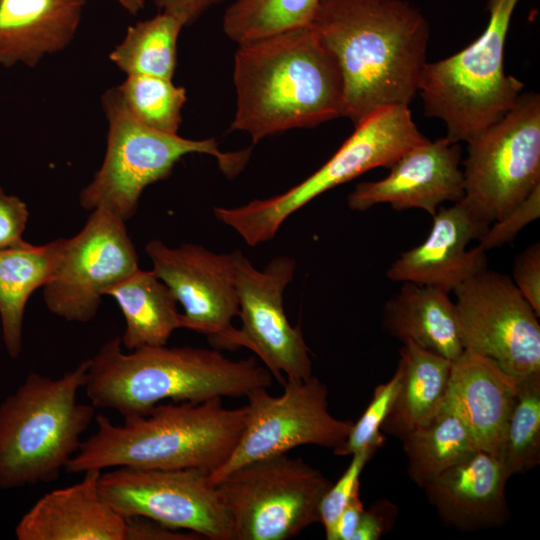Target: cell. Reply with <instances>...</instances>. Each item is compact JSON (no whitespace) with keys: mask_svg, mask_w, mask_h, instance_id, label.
Returning a JSON list of instances; mask_svg holds the SVG:
<instances>
[{"mask_svg":"<svg viewBox=\"0 0 540 540\" xmlns=\"http://www.w3.org/2000/svg\"><path fill=\"white\" fill-rule=\"evenodd\" d=\"M310 26L338 64L343 117L354 127L383 107L409 106L430 36L417 7L404 0H321Z\"/></svg>","mask_w":540,"mask_h":540,"instance_id":"1","label":"cell"},{"mask_svg":"<svg viewBox=\"0 0 540 540\" xmlns=\"http://www.w3.org/2000/svg\"><path fill=\"white\" fill-rule=\"evenodd\" d=\"M233 82L230 130L249 134L254 143L343 117L338 64L310 25L238 45Z\"/></svg>","mask_w":540,"mask_h":540,"instance_id":"2","label":"cell"},{"mask_svg":"<svg viewBox=\"0 0 540 540\" xmlns=\"http://www.w3.org/2000/svg\"><path fill=\"white\" fill-rule=\"evenodd\" d=\"M273 378L254 357L232 360L215 349L166 345L124 352L116 337L89 359L84 389L96 409L117 411L124 419L146 414L163 400L246 396L269 388Z\"/></svg>","mask_w":540,"mask_h":540,"instance_id":"3","label":"cell"},{"mask_svg":"<svg viewBox=\"0 0 540 540\" xmlns=\"http://www.w3.org/2000/svg\"><path fill=\"white\" fill-rule=\"evenodd\" d=\"M247 414V405L227 408L222 398L159 403L146 414L124 418L122 424L99 414L95 432L82 441L65 471L131 466L197 469L210 475L232 454Z\"/></svg>","mask_w":540,"mask_h":540,"instance_id":"4","label":"cell"},{"mask_svg":"<svg viewBox=\"0 0 540 540\" xmlns=\"http://www.w3.org/2000/svg\"><path fill=\"white\" fill-rule=\"evenodd\" d=\"M89 359L59 378L33 372L0 404V490L55 481L95 416L78 402Z\"/></svg>","mask_w":540,"mask_h":540,"instance_id":"5","label":"cell"},{"mask_svg":"<svg viewBox=\"0 0 540 540\" xmlns=\"http://www.w3.org/2000/svg\"><path fill=\"white\" fill-rule=\"evenodd\" d=\"M519 0H488L489 22L461 51L423 68L418 93L427 117L446 126L445 137L468 142L516 104L524 84L504 70V50Z\"/></svg>","mask_w":540,"mask_h":540,"instance_id":"6","label":"cell"},{"mask_svg":"<svg viewBox=\"0 0 540 540\" xmlns=\"http://www.w3.org/2000/svg\"><path fill=\"white\" fill-rule=\"evenodd\" d=\"M409 106L383 107L355 127L333 156L299 184L279 195L244 205L214 207V215L251 247L275 237L283 222L317 196L365 172L389 168L411 148L427 141Z\"/></svg>","mask_w":540,"mask_h":540,"instance_id":"7","label":"cell"},{"mask_svg":"<svg viewBox=\"0 0 540 540\" xmlns=\"http://www.w3.org/2000/svg\"><path fill=\"white\" fill-rule=\"evenodd\" d=\"M101 100L108 122L107 146L100 169L80 193V204L86 210L104 208L126 222L135 214L143 190L166 179L187 154L216 158L228 178L237 176L249 160V149L222 152L214 138L187 139L135 121L124 111L112 88Z\"/></svg>","mask_w":540,"mask_h":540,"instance_id":"8","label":"cell"},{"mask_svg":"<svg viewBox=\"0 0 540 540\" xmlns=\"http://www.w3.org/2000/svg\"><path fill=\"white\" fill-rule=\"evenodd\" d=\"M331 484L286 453L243 465L214 485L235 540H288L319 522L320 502Z\"/></svg>","mask_w":540,"mask_h":540,"instance_id":"9","label":"cell"},{"mask_svg":"<svg viewBox=\"0 0 540 540\" xmlns=\"http://www.w3.org/2000/svg\"><path fill=\"white\" fill-rule=\"evenodd\" d=\"M460 199L491 224L540 185V96L521 93L499 121L467 142Z\"/></svg>","mask_w":540,"mask_h":540,"instance_id":"10","label":"cell"},{"mask_svg":"<svg viewBox=\"0 0 540 540\" xmlns=\"http://www.w3.org/2000/svg\"><path fill=\"white\" fill-rule=\"evenodd\" d=\"M283 393L267 388L249 392L245 427L227 461L209 475L216 484L237 468L286 454L302 445L335 449L346 439L353 421L334 417L328 409V389L316 376L285 379Z\"/></svg>","mask_w":540,"mask_h":540,"instance_id":"11","label":"cell"},{"mask_svg":"<svg viewBox=\"0 0 540 540\" xmlns=\"http://www.w3.org/2000/svg\"><path fill=\"white\" fill-rule=\"evenodd\" d=\"M99 490L122 516H141L202 539L235 540L230 515L209 474L197 469L114 467Z\"/></svg>","mask_w":540,"mask_h":540,"instance_id":"12","label":"cell"},{"mask_svg":"<svg viewBox=\"0 0 540 540\" xmlns=\"http://www.w3.org/2000/svg\"><path fill=\"white\" fill-rule=\"evenodd\" d=\"M453 292L464 349L516 377L540 372L539 316L508 275L485 268Z\"/></svg>","mask_w":540,"mask_h":540,"instance_id":"13","label":"cell"},{"mask_svg":"<svg viewBox=\"0 0 540 540\" xmlns=\"http://www.w3.org/2000/svg\"><path fill=\"white\" fill-rule=\"evenodd\" d=\"M125 221L104 208L92 210L85 226L65 239L49 281L43 286L48 310L70 322L92 320L104 290L138 267Z\"/></svg>","mask_w":540,"mask_h":540,"instance_id":"14","label":"cell"},{"mask_svg":"<svg viewBox=\"0 0 540 540\" xmlns=\"http://www.w3.org/2000/svg\"><path fill=\"white\" fill-rule=\"evenodd\" d=\"M295 269L294 259L278 256L259 270L241 251H234L233 280L242 322V347L251 350L281 385L285 379L313 375L301 328L290 324L283 306V294Z\"/></svg>","mask_w":540,"mask_h":540,"instance_id":"15","label":"cell"},{"mask_svg":"<svg viewBox=\"0 0 540 540\" xmlns=\"http://www.w3.org/2000/svg\"><path fill=\"white\" fill-rule=\"evenodd\" d=\"M145 251L153 272L183 307L182 328L205 335L218 348L242 347L232 323L239 314L234 252L215 253L196 244L169 247L159 240L150 241Z\"/></svg>","mask_w":540,"mask_h":540,"instance_id":"16","label":"cell"},{"mask_svg":"<svg viewBox=\"0 0 540 540\" xmlns=\"http://www.w3.org/2000/svg\"><path fill=\"white\" fill-rule=\"evenodd\" d=\"M461 147L445 136L429 139L397 159L382 179L358 183L348 195L350 209L366 211L379 204L395 210L421 209L431 216L446 202L464 195Z\"/></svg>","mask_w":540,"mask_h":540,"instance_id":"17","label":"cell"},{"mask_svg":"<svg viewBox=\"0 0 540 540\" xmlns=\"http://www.w3.org/2000/svg\"><path fill=\"white\" fill-rule=\"evenodd\" d=\"M425 240L401 253L387 270L388 279L412 282L453 292L473 275L487 268L486 251L479 240L489 223L477 216L461 200L440 207Z\"/></svg>","mask_w":540,"mask_h":540,"instance_id":"18","label":"cell"},{"mask_svg":"<svg viewBox=\"0 0 540 540\" xmlns=\"http://www.w3.org/2000/svg\"><path fill=\"white\" fill-rule=\"evenodd\" d=\"M509 478L494 454L478 449L422 489L445 525L474 531L501 526L508 519Z\"/></svg>","mask_w":540,"mask_h":540,"instance_id":"19","label":"cell"},{"mask_svg":"<svg viewBox=\"0 0 540 540\" xmlns=\"http://www.w3.org/2000/svg\"><path fill=\"white\" fill-rule=\"evenodd\" d=\"M101 470L44 494L15 527L18 540H125L126 519L101 495Z\"/></svg>","mask_w":540,"mask_h":540,"instance_id":"20","label":"cell"},{"mask_svg":"<svg viewBox=\"0 0 540 540\" xmlns=\"http://www.w3.org/2000/svg\"><path fill=\"white\" fill-rule=\"evenodd\" d=\"M519 377L491 359L464 349L452 362L445 402L456 411L479 449L496 455Z\"/></svg>","mask_w":540,"mask_h":540,"instance_id":"21","label":"cell"},{"mask_svg":"<svg viewBox=\"0 0 540 540\" xmlns=\"http://www.w3.org/2000/svg\"><path fill=\"white\" fill-rule=\"evenodd\" d=\"M86 0H0V65H37L64 50L79 28Z\"/></svg>","mask_w":540,"mask_h":540,"instance_id":"22","label":"cell"},{"mask_svg":"<svg viewBox=\"0 0 540 540\" xmlns=\"http://www.w3.org/2000/svg\"><path fill=\"white\" fill-rule=\"evenodd\" d=\"M440 288L404 282L383 307L382 325L392 337L443 356L457 359L464 348L455 302Z\"/></svg>","mask_w":540,"mask_h":540,"instance_id":"23","label":"cell"},{"mask_svg":"<svg viewBox=\"0 0 540 540\" xmlns=\"http://www.w3.org/2000/svg\"><path fill=\"white\" fill-rule=\"evenodd\" d=\"M452 362L412 342L403 343L396 369L398 389L382 425L384 434L402 440L440 411L447 395Z\"/></svg>","mask_w":540,"mask_h":540,"instance_id":"24","label":"cell"},{"mask_svg":"<svg viewBox=\"0 0 540 540\" xmlns=\"http://www.w3.org/2000/svg\"><path fill=\"white\" fill-rule=\"evenodd\" d=\"M103 295L113 297L123 313L126 326L120 339L128 351L166 345L171 334L182 328L178 302L153 270L138 268L105 289Z\"/></svg>","mask_w":540,"mask_h":540,"instance_id":"25","label":"cell"},{"mask_svg":"<svg viewBox=\"0 0 540 540\" xmlns=\"http://www.w3.org/2000/svg\"><path fill=\"white\" fill-rule=\"evenodd\" d=\"M63 238L43 245L0 250V321L5 348L12 359L22 352L23 319L31 294L53 275Z\"/></svg>","mask_w":540,"mask_h":540,"instance_id":"26","label":"cell"},{"mask_svg":"<svg viewBox=\"0 0 540 540\" xmlns=\"http://www.w3.org/2000/svg\"><path fill=\"white\" fill-rule=\"evenodd\" d=\"M407 474L420 488L479 449L464 421L446 402L403 439Z\"/></svg>","mask_w":540,"mask_h":540,"instance_id":"27","label":"cell"},{"mask_svg":"<svg viewBox=\"0 0 540 540\" xmlns=\"http://www.w3.org/2000/svg\"><path fill=\"white\" fill-rule=\"evenodd\" d=\"M185 25L176 16L157 15L129 26L109 59L127 76L147 75L172 79L177 64V41Z\"/></svg>","mask_w":540,"mask_h":540,"instance_id":"28","label":"cell"},{"mask_svg":"<svg viewBox=\"0 0 540 540\" xmlns=\"http://www.w3.org/2000/svg\"><path fill=\"white\" fill-rule=\"evenodd\" d=\"M321 0H234L222 29L238 45L309 26Z\"/></svg>","mask_w":540,"mask_h":540,"instance_id":"29","label":"cell"},{"mask_svg":"<svg viewBox=\"0 0 540 540\" xmlns=\"http://www.w3.org/2000/svg\"><path fill=\"white\" fill-rule=\"evenodd\" d=\"M495 456L509 477L540 463V372L519 377Z\"/></svg>","mask_w":540,"mask_h":540,"instance_id":"30","label":"cell"},{"mask_svg":"<svg viewBox=\"0 0 540 540\" xmlns=\"http://www.w3.org/2000/svg\"><path fill=\"white\" fill-rule=\"evenodd\" d=\"M124 111L135 121L158 131L177 134L182 123L186 90L172 79L129 75L112 88Z\"/></svg>","mask_w":540,"mask_h":540,"instance_id":"31","label":"cell"},{"mask_svg":"<svg viewBox=\"0 0 540 540\" xmlns=\"http://www.w3.org/2000/svg\"><path fill=\"white\" fill-rule=\"evenodd\" d=\"M398 384L399 373L396 370L387 382L375 388L371 401L359 419L353 422L344 442L333 449L335 455L351 456L363 449L378 450L384 445L386 439L382 425L394 402Z\"/></svg>","mask_w":540,"mask_h":540,"instance_id":"32","label":"cell"},{"mask_svg":"<svg viewBox=\"0 0 540 540\" xmlns=\"http://www.w3.org/2000/svg\"><path fill=\"white\" fill-rule=\"evenodd\" d=\"M376 449H363L351 455V461L340 476L323 495L319 506V522L323 525L327 540H331L336 521L349 502L355 489L360 486V475Z\"/></svg>","mask_w":540,"mask_h":540,"instance_id":"33","label":"cell"},{"mask_svg":"<svg viewBox=\"0 0 540 540\" xmlns=\"http://www.w3.org/2000/svg\"><path fill=\"white\" fill-rule=\"evenodd\" d=\"M540 216V185L502 218L490 224L478 245L486 252L511 243L518 233Z\"/></svg>","mask_w":540,"mask_h":540,"instance_id":"34","label":"cell"},{"mask_svg":"<svg viewBox=\"0 0 540 540\" xmlns=\"http://www.w3.org/2000/svg\"><path fill=\"white\" fill-rule=\"evenodd\" d=\"M512 281L540 316V244L529 245L514 260Z\"/></svg>","mask_w":540,"mask_h":540,"instance_id":"35","label":"cell"},{"mask_svg":"<svg viewBox=\"0 0 540 540\" xmlns=\"http://www.w3.org/2000/svg\"><path fill=\"white\" fill-rule=\"evenodd\" d=\"M29 218L27 205L0 187V250L27 243L22 237Z\"/></svg>","mask_w":540,"mask_h":540,"instance_id":"36","label":"cell"},{"mask_svg":"<svg viewBox=\"0 0 540 540\" xmlns=\"http://www.w3.org/2000/svg\"><path fill=\"white\" fill-rule=\"evenodd\" d=\"M398 507L387 499L378 500L364 510L351 540H378L393 529Z\"/></svg>","mask_w":540,"mask_h":540,"instance_id":"37","label":"cell"},{"mask_svg":"<svg viewBox=\"0 0 540 540\" xmlns=\"http://www.w3.org/2000/svg\"><path fill=\"white\" fill-rule=\"evenodd\" d=\"M125 540H199V535L178 530L141 516H128Z\"/></svg>","mask_w":540,"mask_h":540,"instance_id":"38","label":"cell"},{"mask_svg":"<svg viewBox=\"0 0 540 540\" xmlns=\"http://www.w3.org/2000/svg\"><path fill=\"white\" fill-rule=\"evenodd\" d=\"M162 12L179 18L185 26L197 21L211 7L225 0H152Z\"/></svg>","mask_w":540,"mask_h":540,"instance_id":"39","label":"cell"},{"mask_svg":"<svg viewBox=\"0 0 540 540\" xmlns=\"http://www.w3.org/2000/svg\"><path fill=\"white\" fill-rule=\"evenodd\" d=\"M364 510L360 497V486H358L339 515L331 540H351Z\"/></svg>","mask_w":540,"mask_h":540,"instance_id":"40","label":"cell"},{"mask_svg":"<svg viewBox=\"0 0 540 540\" xmlns=\"http://www.w3.org/2000/svg\"><path fill=\"white\" fill-rule=\"evenodd\" d=\"M131 15H137L145 7L146 0H114Z\"/></svg>","mask_w":540,"mask_h":540,"instance_id":"41","label":"cell"}]
</instances>
